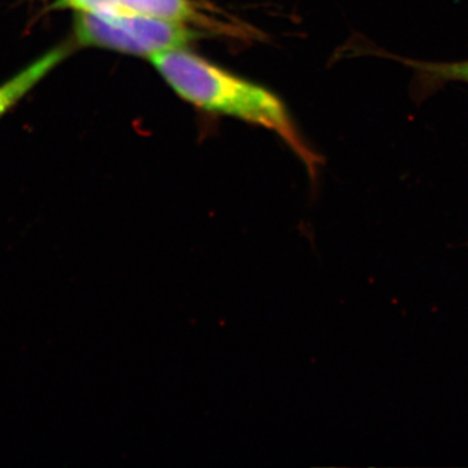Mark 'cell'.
Here are the masks:
<instances>
[{
	"label": "cell",
	"instance_id": "cell-1",
	"mask_svg": "<svg viewBox=\"0 0 468 468\" xmlns=\"http://www.w3.org/2000/svg\"><path fill=\"white\" fill-rule=\"evenodd\" d=\"M163 79L185 101L209 112L239 117L276 132L297 154L310 174L316 175L318 156L302 141L284 104L261 86L214 66L180 48L150 57Z\"/></svg>",
	"mask_w": 468,
	"mask_h": 468
},
{
	"label": "cell",
	"instance_id": "cell-2",
	"mask_svg": "<svg viewBox=\"0 0 468 468\" xmlns=\"http://www.w3.org/2000/svg\"><path fill=\"white\" fill-rule=\"evenodd\" d=\"M75 34L82 46L109 48L137 57L180 50L199 38L186 24L135 14L80 12Z\"/></svg>",
	"mask_w": 468,
	"mask_h": 468
},
{
	"label": "cell",
	"instance_id": "cell-3",
	"mask_svg": "<svg viewBox=\"0 0 468 468\" xmlns=\"http://www.w3.org/2000/svg\"><path fill=\"white\" fill-rule=\"evenodd\" d=\"M73 50L75 48L72 42L61 43L16 76L12 77L5 85L0 86V117L16 106L18 101L23 100L34 86L45 79L61 61L66 60Z\"/></svg>",
	"mask_w": 468,
	"mask_h": 468
},
{
	"label": "cell",
	"instance_id": "cell-4",
	"mask_svg": "<svg viewBox=\"0 0 468 468\" xmlns=\"http://www.w3.org/2000/svg\"><path fill=\"white\" fill-rule=\"evenodd\" d=\"M126 14L162 18L172 23H198L202 18L190 0H119Z\"/></svg>",
	"mask_w": 468,
	"mask_h": 468
},
{
	"label": "cell",
	"instance_id": "cell-5",
	"mask_svg": "<svg viewBox=\"0 0 468 468\" xmlns=\"http://www.w3.org/2000/svg\"><path fill=\"white\" fill-rule=\"evenodd\" d=\"M410 68L415 70L419 82L431 88L462 82L468 85V60L462 61H420L403 60Z\"/></svg>",
	"mask_w": 468,
	"mask_h": 468
}]
</instances>
